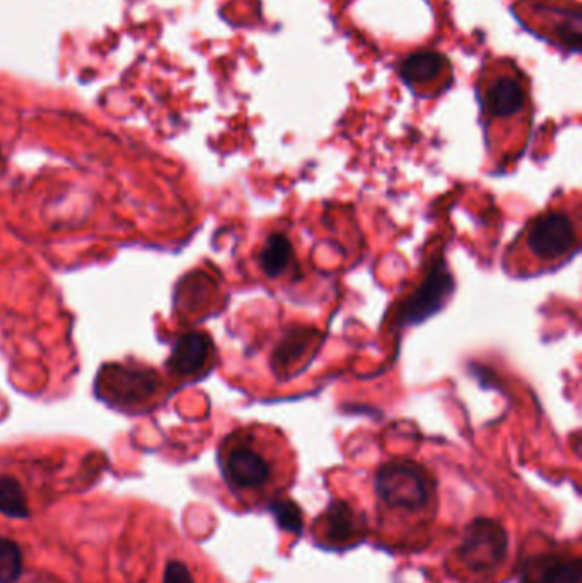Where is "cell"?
I'll return each mask as SVG.
<instances>
[{
  "label": "cell",
  "instance_id": "1",
  "mask_svg": "<svg viewBox=\"0 0 582 583\" xmlns=\"http://www.w3.org/2000/svg\"><path fill=\"white\" fill-rule=\"evenodd\" d=\"M221 469L231 490L265 498L292 480L294 454L279 428L250 425L227 437Z\"/></svg>",
  "mask_w": 582,
  "mask_h": 583
},
{
  "label": "cell",
  "instance_id": "2",
  "mask_svg": "<svg viewBox=\"0 0 582 583\" xmlns=\"http://www.w3.org/2000/svg\"><path fill=\"white\" fill-rule=\"evenodd\" d=\"M581 200L562 197L545 208L519 232L504 254L511 277H536L564 265L581 246Z\"/></svg>",
  "mask_w": 582,
  "mask_h": 583
},
{
  "label": "cell",
  "instance_id": "3",
  "mask_svg": "<svg viewBox=\"0 0 582 583\" xmlns=\"http://www.w3.org/2000/svg\"><path fill=\"white\" fill-rule=\"evenodd\" d=\"M374 490L386 510L407 517L429 514L436 505L432 474L419 462L408 459L385 462L374 478Z\"/></svg>",
  "mask_w": 582,
  "mask_h": 583
},
{
  "label": "cell",
  "instance_id": "4",
  "mask_svg": "<svg viewBox=\"0 0 582 583\" xmlns=\"http://www.w3.org/2000/svg\"><path fill=\"white\" fill-rule=\"evenodd\" d=\"M253 263L262 282L272 289H296L306 278L303 251L289 227L268 226L253 251Z\"/></svg>",
  "mask_w": 582,
  "mask_h": 583
},
{
  "label": "cell",
  "instance_id": "5",
  "mask_svg": "<svg viewBox=\"0 0 582 583\" xmlns=\"http://www.w3.org/2000/svg\"><path fill=\"white\" fill-rule=\"evenodd\" d=\"M507 548L509 539L499 522L477 519L466 527L456 555L468 572L473 575H489L506 560Z\"/></svg>",
  "mask_w": 582,
  "mask_h": 583
},
{
  "label": "cell",
  "instance_id": "6",
  "mask_svg": "<svg viewBox=\"0 0 582 583\" xmlns=\"http://www.w3.org/2000/svg\"><path fill=\"white\" fill-rule=\"evenodd\" d=\"M521 583H582V561L577 556L540 555L526 560Z\"/></svg>",
  "mask_w": 582,
  "mask_h": 583
},
{
  "label": "cell",
  "instance_id": "7",
  "mask_svg": "<svg viewBox=\"0 0 582 583\" xmlns=\"http://www.w3.org/2000/svg\"><path fill=\"white\" fill-rule=\"evenodd\" d=\"M526 91L516 77H501L484 96L485 115L490 122H509L526 110Z\"/></svg>",
  "mask_w": 582,
  "mask_h": 583
},
{
  "label": "cell",
  "instance_id": "8",
  "mask_svg": "<svg viewBox=\"0 0 582 583\" xmlns=\"http://www.w3.org/2000/svg\"><path fill=\"white\" fill-rule=\"evenodd\" d=\"M212 353L210 338L204 333H187L176 341L169 357V369L178 376H195L205 369Z\"/></svg>",
  "mask_w": 582,
  "mask_h": 583
},
{
  "label": "cell",
  "instance_id": "9",
  "mask_svg": "<svg viewBox=\"0 0 582 583\" xmlns=\"http://www.w3.org/2000/svg\"><path fill=\"white\" fill-rule=\"evenodd\" d=\"M321 534L323 543L333 546H347L356 539L359 531V520L349 503L333 502L321 515Z\"/></svg>",
  "mask_w": 582,
  "mask_h": 583
},
{
  "label": "cell",
  "instance_id": "10",
  "mask_svg": "<svg viewBox=\"0 0 582 583\" xmlns=\"http://www.w3.org/2000/svg\"><path fill=\"white\" fill-rule=\"evenodd\" d=\"M446 64H448V58L444 57L443 53L424 50V52H415L403 58L398 72L403 81L410 86L429 84L443 74Z\"/></svg>",
  "mask_w": 582,
  "mask_h": 583
},
{
  "label": "cell",
  "instance_id": "11",
  "mask_svg": "<svg viewBox=\"0 0 582 583\" xmlns=\"http://www.w3.org/2000/svg\"><path fill=\"white\" fill-rule=\"evenodd\" d=\"M0 514L21 520L28 519L31 514L26 491L12 476H0Z\"/></svg>",
  "mask_w": 582,
  "mask_h": 583
},
{
  "label": "cell",
  "instance_id": "12",
  "mask_svg": "<svg viewBox=\"0 0 582 583\" xmlns=\"http://www.w3.org/2000/svg\"><path fill=\"white\" fill-rule=\"evenodd\" d=\"M23 575V551L12 539L0 536V583H18Z\"/></svg>",
  "mask_w": 582,
  "mask_h": 583
},
{
  "label": "cell",
  "instance_id": "13",
  "mask_svg": "<svg viewBox=\"0 0 582 583\" xmlns=\"http://www.w3.org/2000/svg\"><path fill=\"white\" fill-rule=\"evenodd\" d=\"M268 510L272 512L282 531L296 532V534H301L303 531V512L296 503L291 502V500H274L270 503Z\"/></svg>",
  "mask_w": 582,
  "mask_h": 583
},
{
  "label": "cell",
  "instance_id": "14",
  "mask_svg": "<svg viewBox=\"0 0 582 583\" xmlns=\"http://www.w3.org/2000/svg\"><path fill=\"white\" fill-rule=\"evenodd\" d=\"M163 583H195L192 572L181 561H168L164 568Z\"/></svg>",
  "mask_w": 582,
  "mask_h": 583
}]
</instances>
